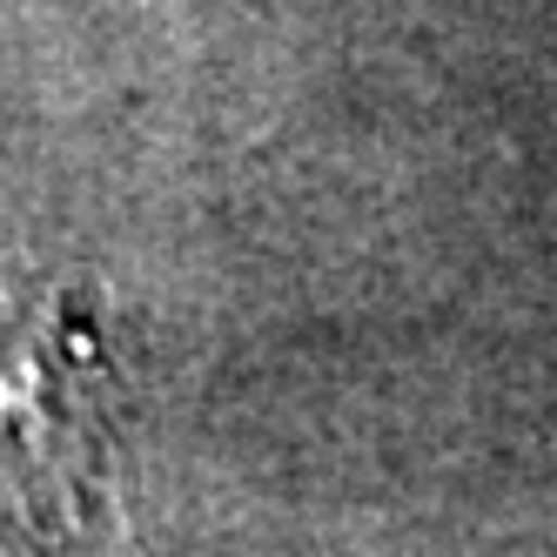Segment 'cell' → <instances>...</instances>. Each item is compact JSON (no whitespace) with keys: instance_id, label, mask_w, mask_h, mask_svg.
<instances>
[{"instance_id":"1","label":"cell","mask_w":557,"mask_h":557,"mask_svg":"<svg viewBox=\"0 0 557 557\" xmlns=\"http://www.w3.org/2000/svg\"><path fill=\"white\" fill-rule=\"evenodd\" d=\"M114 376L61 302L0 296V531L61 537L108 484Z\"/></svg>"}]
</instances>
